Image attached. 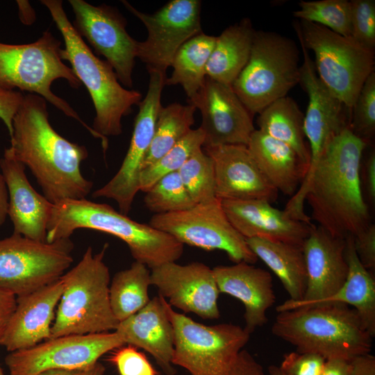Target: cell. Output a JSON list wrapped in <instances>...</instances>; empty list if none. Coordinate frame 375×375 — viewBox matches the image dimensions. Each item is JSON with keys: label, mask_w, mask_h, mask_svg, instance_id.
Listing matches in <instances>:
<instances>
[{"label": "cell", "mask_w": 375, "mask_h": 375, "mask_svg": "<svg viewBox=\"0 0 375 375\" xmlns=\"http://www.w3.org/2000/svg\"><path fill=\"white\" fill-rule=\"evenodd\" d=\"M367 144L349 126L333 136L284 210L292 218L312 224L304 211L306 201L312 217L331 235L346 239L365 230L372 224L361 181Z\"/></svg>", "instance_id": "cell-1"}, {"label": "cell", "mask_w": 375, "mask_h": 375, "mask_svg": "<svg viewBox=\"0 0 375 375\" xmlns=\"http://www.w3.org/2000/svg\"><path fill=\"white\" fill-rule=\"evenodd\" d=\"M10 138L8 148L12 155L28 167L50 202L86 199L93 186L81 169L88 156V149L56 131L43 97L24 95L13 119Z\"/></svg>", "instance_id": "cell-2"}, {"label": "cell", "mask_w": 375, "mask_h": 375, "mask_svg": "<svg viewBox=\"0 0 375 375\" xmlns=\"http://www.w3.org/2000/svg\"><path fill=\"white\" fill-rule=\"evenodd\" d=\"M79 228L110 234L125 242L135 261L151 269L176 262L184 245L149 224L137 222L106 203L86 199H67L53 204L46 242L69 238Z\"/></svg>", "instance_id": "cell-3"}, {"label": "cell", "mask_w": 375, "mask_h": 375, "mask_svg": "<svg viewBox=\"0 0 375 375\" xmlns=\"http://www.w3.org/2000/svg\"><path fill=\"white\" fill-rule=\"evenodd\" d=\"M49 10L61 33L65 48L60 49L62 60H67L76 76L87 88L94 109L92 129L102 138L105 152L108 136L122 133V119L142 100V94L123 87L112 67L98 58L86 44L68 19L60 0L40 1Z\"/></svg>", "instance_id": "cell-4"}, {"label": "cell", "mask_w": 375, "mask_h": 375, "mask_svg": "<svg viewBox=\"0 0 375 375\" xmlns=\"http://www.w3.org/2000/svg\"><path fill=\"white\" fill-rule=\"evenodd\" d=\"M274 335L294 346L297 352L312 353L326 360L351 362L370 353L374 337L354 308L326 303L278 312L272 326Z\"/></svg>", "instance_id": "cell-5"}, {"label": "cell", "mask_w": 375, "mask_h": 375, "mask_svg": "<svg viewBox=\"0 0 375 375\" xmlns=\"http://www.w3.org/2000/svg\"><path fill=\"white\" fill-rule=\"evenodd\" d=\"M108 246L97 253L88 247L80 261L60 277L63 290L50 338L116 330L119 322L110 303V271L103 260Z\"/></svg>", "instance_id": "cell-6"}, {"label": "cell", "mask_w": 375, "mask_h": 375, "mask_svg": "<svg viewBox=\"0 0 375 375\" xmlns=\"http://www.w3.org/2000/svg\"><path fill=\"white\" fill-rule=\"evenodd\" d=\"M60 45L49 31L32 43L0 42V88H18L43 97L65 115L77 120L94 137L101 139L65 100L51 89V84L59 78L65 79L74 88L82 85L72 69L62 62Z\"/></svg>", "instance_id": "cell-7"}, {"label": "cell", "mask_w": 375, "mask_h": 375, "mask_svg": "<svg viewBox=\"0 0 375 375\" xmlns=\"http://www.w3.org/2000/svg\"><path fill=\"white\" fill-rule=\"evenodd\" d=\"M299 53L290 38L256 31L249 58L231 85L253 117L299 83Z\"/></svg>", "instance_id": "cell-8"}, {"label": "cell", "mask_w": 375, "mask_h": 375, "mask_svg": "<svg viewBox=\"0 0 375 375\" xmlns=\"http://www.w3.org/2000/svg\"><path fill=\"white\" fill-rule=\"evenodd\" d=\"M297 38L313 51L317 74L349 110L368 76L374 72V50L322 26L299 20Z\"/></svg>", "instance_id": "cell-9"}, {"label": "cell", "mask_w": 375, "mask_h": 375, "mask_svg": "<svg viewBox=\"0 0 375 375\" xmlns=\"http://www.w3.org/2000/svg\"><path fill=\"white\" fill-rule=\"evenodd\" d=\"M164 305L174 332L172 364L190 375H230L250 334L233 324L198 323L175 311L165 298Z\"/></svg>", "instance_id": "cell-10"}, {"label": "cell", "mask_w": 375, "mask_h": 375, "mask_svg": "<svg viewBox=\"0 0 375 375\" xmlns=\"http://www.w3.org/2000/svg\"><path fill=\"white\" fill-rule=\"evenodd\" d=\"M69 238L53 242L12 233L0 240V287L17 297L60 278L73 262Z\"/></svg>", "instance_id": "cell-11"}, {"label": "cell", "mask_w": 375, "mask_h": 375, "mask_svg": "<svg viewBox=\"0 0 375 375\" xmlns=\"http://www.w3.org/2000/svg\"><path fill=\"white\" fill-rule=\"evenodd\" d=\"M149 224L183 245L206 251H224L235 263L253 265L258 260L246 238L229 221L222 201L217 198L196 203L185 210L154 214Z\"/></svg>", "instance_id": "cell-12"}, {"label": "cell", "mask_w": 375, "mask_h": 375, "mask_svg": "<svg viewBox=\"0 0 375 375\" xmlns=\"http://www.w3.org/2000/svg\"><path fill=\"white\" fill-rule=\"evenodd\" d=\"M122 3L147 28L146 40L137 42L136 57L148 72H166L178 49L203 33L199 0H172L153 13L141 12L127 1Z\"/></svg>", "instance_id": "cell-13"}, {"label": "cell", "mask_w": 375, "mask_h": 375, "mask_svg": "<svg viewBox=\"0 0 375 375\" xmlns=\"http://www.w3.org/2000/svg\"><path fill=\"white\" fill-rule=\"evenodd\" d=\"M123 345V340L115 331L66 335L10 352L5 363L10 375H38L49 369H81L94 365L105 353Z\"/></svg>", "instance_id": "cell-14"}, {"label": "cell", "mask_w": 375, "mask_h": 375, "mask_svg": "<svg viewBox=\"0 0 375 375\" xmlns=\"http://www.w3.org/2000/svg\"><path fill=\"white\" fill-rule=\"evenodd\" d=\"M147 94L138 104L130 144L121 167L103 186L92 193L94 198L112 199L119 212L127 215L140 191V175L151 146L161 104L162 91L165 86L166 72L149 71Z\"/></svg>", "instance_id": "cell-15"}, {"label": "cell", "mask_w": 375, "mask_h": 375, "mask_svg": "<svg viewBox=\"0 0 375 375\" xmlns=\"http://www.w3.org/2000/svg\"><path fill=\"white\" fill-rule=\"evenodd\" d=\"M68 2L74 13L75 30L87 40L95 54L106 58L119 83L132 88L138 41L128 33L126 19L106 4L95 6L83 0Z\"/></svg>", "instance_id": "cell-16"}, {"label": "cell", "mask_w": 375, "mask_h": 375, "mask_svg": "<svg viewBox=\"0 0 375 375\" xmlns=\"http://www.w3.org/2000/svg\"><path fill=\"white\" fill-rule=\"evenodd\" d=\"M188 103L199 109L205 140L203 147L219 145H247L255 131L253 116L231 86L206 77Z\"/></svg>", "instance_id": "cell-17"}, {"label": "cell", "mask_w": 375, "mask_h": 375, "mask_svg": "<svg viewBox=\"0 0 375 375\" xmlns=\"http://www.w3.org/2000/svg\"><path fill=\"white\" fill-rule=\"evenodd\" d=\"M307 284L301 300L288 299L276 306L278 312L308 307L330 297L344 285L349 272L346 239L329 234L313 225L303 243Z\"/></svg>", "instance_id": "cell-18"}, {"label": "cell", "mask_w": 375, "mask_h": 375, "mask_svg": "<svg viewBox=\"0 0 375 375\" xmlns=\"http://www.w3.org/2000/svg\"><path fill=\"white\" fill-rule=\"evenodd\" d=\"M151 284L171 306L205 319L220 317V292L212 269L204 263L166 262L151 270Z\"/></svg>", "instance_id": "cell-19"}, {"label": "cell", "mask_w": 375, "mask_h": 375, "mask_svg": "<svg viewBox=\"0 0 375 375\" xmlns=\"http://www.w3.org/2000/svg\"><path fill=\"white\" fill-rule=\"evenodd\" d=\"M303 55L299 83L308 97L304 115V133L310 151L307 178L330 140L349 125V110L322 82L308 49L299 41ZM304 179V180H305Z\"/></svg>", "instance_id": "cell-20"}, {"label": "cell", "mask_w": 375, "mask_h": 375, "mask_svg": "<svg viewBox=\"0 0 375 375\" xmlns=\"http://www.w3.org/2000/svg\"><path fill=\"white\" fill-rule=\"evenodd\" d=\"M203 148L213 161L217 199H259L271 203L277 199L278 192L262 174L247 146L229 144Z\"/></svg>", "instance_id": "cell-21"}, {"label": "cell", "mask_w": 375, "mask_h": 375, "mask_svg": "<svg viewBox=\"0 0 375 375\" xmlns=\"http://www.w3.org/2000/svg\"><path fill=\"white\" fill-rule=\"evenodd\" d=\"M63 290L61 278L33 292L17 297L1 345L9 352L31 348L51 338V329Z\"/></svg>", "instance_id": "cell-22"}, {"label": "cell", "mask_w": 375, "mask_h": 375, "mask_svg": "<svg viewBox=\"0 0 375 375\" xmlns=\"http://www.w3.org/2000/svg\"><path fill=\"white\" fill-rule=\"evenodd\" d=\"M1 172L8 193V216L13 233L37 241L46 242L47 224L53 203L39 194L29 183L25 166L9 148L0 159Z\"/></svg>", "instance_id": "cell-23"}, {"label": "cell", "mask_w": 375, "mask_h": 375, "mask_svg": "<svg viewBox=\"0 0 375 375\" xmlns=\"http://www.w3.org/2000/svg\"><path fill=\"white\" fill-rule=\"evenodd\" d=\"M222 204L231 223L246 239L303 245L313 226L292 218L265 200H223Z\"/></svg>", "instance_id": "cell-24"}, {"label": "cell", "mask_w": 375, "mask_h": 375, "mask_svg": "<svg viewBox=\"0 0 375 375\" xmlns=\"http://www.w3.org/2000/svg\"><path fill=\"white\" fill-rule=\"evenodd\" d=\"M212 270L219 292L243 303L244 328L248 333L251 335L267 323V310L276 301L269 272L245 262L216 266Z\"/></svg>", "instance_id": "cell-25"}, {"label": "cell", "mask_w": 375, "mask_h": 375, "mask_svg": "<svg viewBox=\"0 0 375 375\" xmlns=\"http://www.w3.org/2000/svg\"><path fill=\"white\" fill-rule=\"evenodd\" d=\"M115 331L121 336L124 344L149 353L166 375L176 374L172 364L174 328L161 295L154 297L140 310L120 322Z\"/></svg>", "instance_id": "cell-26"}, {"label": "cell", "mask_w": 375, "mask_h": 375, "mask_svg": "<svg viewBox=\"0 0 375 375\" xmlns=\"http://www.w3.org/2000/svg\"><path fill=\"white\" fill-rule=\"evenodd\" d=\"M258 168L278 191L292 197L305 179L308 167L286 144L255 129L247 144Z\"/></svg>", "instance_id": "cell-27"}, {"label": "cell", "mask_w": 375, "mask_h": 375, "mask_svg": "<svg viewBox=\"0 0 375 375\" xmlns=\"http://www.w3.org/2000/svg\"><path fill=\"white\" fill-rule=\"evenodd\" d=\"M255 32L251 20L245 18L216 36L206 67V76L231 85L249 58Z\"/></svg>", "instance_id": "cell-28"}, {"label": "cell", "mask_w": 375, "mask_h": 375, "mask_svg": "<svg viewBox=\"0 0 375 375\" xmlns=\"http://www.w3.org/2000/svg\"><path fill=\"white\" fill-rule=\"evenodd\" d=\"M256 257L280 279L292 301L301 300L307 284V271L302 245L262 238L246 239Z\"/></svg>", "instance_id": "cell-29"}, {"label": "cell", "mask_w": 375, "mask_h": 375, "mask_svg": "<svg viewBox=\"0 0 375 375\" xmlns=\"http://www.w3.org/2000/svg\"><path fill=\"white\" fill-rule=\"evenodd\" d=\"M345 256L349 272L344 285L333 295L308 307L326 303L352 306L358 313L366 329L374 337L375 281L372 272L360 262L351 235L346 238Z\"/></svg>", "instance_id": "cell-30"}, {"label": "cell", "mask_w": 375, "mask_h": 375, "mask_svg": "<svg viewBox=\"0 0 375 375\" xmlns=\"http://www.w3.org/2000/svg\"><path fill=\"white\" fill-rule=\"evenodd\" d=\"M303 123V113L296 101L287 96L265 107L257 119L259 131L290 147L309 167L310 151Z\"/></svg>", "instance_id": "cell-31"}, {"label": "cell", "mask_w": 375, "mask_h": 375, "mask_svg": "<svg viewBox=\"0 0 375 375\" xmlns=\"http://www.w3.org/2000/svg\"><path fill=\"white\" fill-rule=\"evenodd\" d=\"M215 40L216 36L203 32L186 41L173 58L170 65L173 72L167 77L165 86L180 85L188 100L192 99L205 81L206 67Z\"/></svg>", "instance_id": "cell-32"}, {"label": "cell", "mask_w": 375, "mask_h": 375, "mask_svg": "<svg viewBox=\"0 0 375 375\" xmlns=\"http://www.w3.org/2000/svg\"><path fill=\"white\" fill-rule=\"evenodd\" d=\"M151 285V271L137 261L114 275L110 283L109 298L112 313L119 323L149 302Z\"/></svg>", "instance_id": "cell-33"}, {"label": "cell", "mask_w": 375, "mask_h": 375, "mask_svg": "<svg viewBox=\"0 0 375 375\" xmlns=\"http://www.w3.org/2000/svg\"><path fill=\"white\" fill-rule=\"evenodd\" d=\"M196 110L190 103L183 105L176 102L162 106L142 169L158 160L192 129Z\"/></svg>", "instance_id": "cell-34"}, {"label": "cell", "mask_w": 375, "mask_h": 375, "mask_svg": "<svg viewBox=\"0 0 375 375\" xmlns=\"http://www.w3.org/2000/svg\"><path fill=\"white\" fill-rule=\"evenodd\" d=\"M204 140V133L200 127L191 129L158 160L142 170L140 191L146 192L160 178L178 172L194 152L203 148Z\"/></svg>", "instance_id": "cell-35"}, {"label": "cell", "mask_w": 375, "mask_h": 375, "mask_svg": "<svg viewBox=\"0 0 375 375\" xmlns=\"http://www.w3.org/2000/svg\"><path fill=\"white\" fill-rule=\"evenodd\" d=\"M294 17L351 36V3L347 0L301 1Z\"/></svg>", "instance_id": "cell-36"}, {"label": "cell", "mask_w": 375, "mask_h": 375, "mask_svg": "<svg viewBox=\"0 0 375 375\" xmlns=\"http://www.w3.org/2000/svg\"><path fill=\"white\" fill-rule=\"evenodd\" d=\"M178 172L195 204L217 198L213 161L203 148L194 152Z\"/></svg>", "instance_id": "cell-37"}, {"label": "cell", "mask_w": 375, "mask_h": 375, "mask_svg": "<svg viewBox=\"0 0 375 375\" xmlns=\"http://www.w3.org/2000/svg\"><path fill=\"white\" fill-rule=\"evenodd\" d=\"M144 203L155 214L185 210L195 205L178 172L164 176L153 184L145 192Z\"/></svg>", "instance_id": "cell-38"}, {"label": "cell", "mask_w": 375, "mask_h": 375, "mask_svg": "<svg viewBox=\"0 0 375 375\" xmlns=\"http://www.w3.org/2000/svg\"><path fill=\"white\" fill-rule=\"evenodd\" d=\"M349 127L367 142L375 132V72L364 83L351 108Z\"/></svg>", "instance_id": "cell-39"}, {"label": "cell", "mask_w": 375, "mask_h": 375, "mask_svg": "<svg viewBox=\"0 0 375 375\" xmlns=\"http://www.w3.org/2000/svg\"><path fill=\"white\" fill-rule=\"evenodd\" d=\"M350 3L351 37L366 47L374 50V0H351Z\"/></svg>", "instance_id": "cell-40"}, {"label": "cell", "mask_w": 375, "mask_h": 375, "mask_svg": "<svg viewBox=\"0 0 375 375\" xmlns=\"http://www.w3.org/2000/svg\"><path fill=\"white\" fill-rule=\"evenodd\" d=\"M124 345L116 349L109 358L119 375H157L156 370L143 353L133 346Z\"/></svg>", "instance_id": "cell-41"}, {"label": "cell", "mask_w": 375, "mask_h": 375, "mask_svg": "<svg viewBox=\"0 0 375 375\" xmlns=\"http://www.w3.org/2000/svg\"><path fill=\"white\" fill-rule=\"evenodd\" d=\"M326 361L315 353L293 351L283 355L279 367L285 375H322Z\"/></svg>", "instance_id": "cell-42"}, {"label": "cell", "mask_w": 375, "mask_h": 375, "mask_svg": "<svg viewBox=\"0 0 375 375\" xmlns=\"http://www.w3.org/2000/svg\"><path fill=\"white\" fill-rule=\"evenodd\" d=\"M353 238V245L362 265L369 272L375 269V225L369 224Z\"/></svg>", "instance_id": "cell-43"}, {"label": "cell", "mask_w": 375, "mask_h": 375, "mask_svg": "<svg viewBox=\"0 0 375 375\" xmlns=\"http://www.w3.org/2000/svg\"><path fill=\"white\" fill-rule=\"evenodd\" d=\"M24 98V95L20 91L0 88V119L6 126L10 137L12 134L13 119Z\"/></svg>", "instance_id": "cell-44"}, {"label": "cell", "mask_w": 375, "mask_h": 375, "mask_svg": "<svg viewBox=\"0 0 375 375\" xmlns=\"http://www.w3.org/2000/svg\"><path fill=\"white\" fill-rule=\"evenodd\" d=\"M230 375H266L263 367L246 349L238 354Z\"/></svg>", "instance_id": "cell-45"}, {"label": "cell", "mask_w": 375, "mask_h": 375, "mask_svg": "<svg viewBox=\"0 0 375 375\" xmlns=\"http://www.w3.org/2000/svg\"><path fill=\"white\" fill-rule=\"evenodd\" d=\"M363 181L368 199L371 202L375 200V153L371 151L363 166Z\"/></svg>", "instance_id": "cell-46"}, {"label": "cell", "mask_w": 375, "mask_h": 375, "mask_svg": "<svg viewBox=\"0 0 375 375\" xmlns=\"http://www.w3.org/2000/svg\"><path fill=\"white\" fill-rule=\"evenodd\" d=\"M17 297L0 287V328L6 326L15 309Z\"/></svg>", "instance_id": "cell-47"}, {"label": "cell", "mask_w": 375, "mask_h": 375, "mask_svg": "<svg viewBox=\"0 0 375 375\" xmlns=\"http://www.w3.org/2000/svg\"><path fill=\"white\" fill-rule=\"evenodd\" d=\"M348 375H375V357L367 353L355 358Z\"/></svg>", "instance_id": "cell-48"}, {"label": "cell", "mask_w": 375, "mask_h": 375, "mask_svg": "<svg viewBox=\"0 0 375 375\" xmlns=\"http://www.w3.org/2000/svg\"><path fill=\"white\" fill-rule=\"evenodd\" d=\"M38 375H106V367L100 362L81 369H49Z\"/></svg>", "instance_id": "cell-49"}, {"label": "cell", "mask_w": 375, "mask_h": 375, "mask_svg": "<svg viewBox=\"0 0 375 375\" xmlns=\"http://www.w3.org/2000/svg\"><path fill=\"white\" fill-rule=\"evenodd\" d=\"M351 362L342 359H331L326 361L322 375H348Z\"/></svg>", "instance_id": "cell-50"}, {"label": "cell", "mask_w": 375, "mask_h": 375, "mask_svg": "<svg viewBox=\"0 0 375 375\" xmlns=\"http://www.w3.org/2000/svg\"><path fill=\"white\" fill-rule=\"evenodd\" d=\"M8 193L4 177L0 172V226L5 222L8 216Z\"/></svg>", "instance_id": "cell-51"}, {"label": "cell", "mask_w": 375, "mask_h": 375, "mask_svg": "<svg viewBox=\"0 0 375 375\" xmlns=\"http://www.w3.org/2000/svg\"><path fill=\"white\" fill-rule=\"evenodd\" d=\"M269 375H285L279 367L272 365L268 367Z\"/></svg>", "instance_id": "cell-52"}, {"label": "cell", "mask_w": 375, "mask_h": 375, "mask_svg": "<svg viewBox=\"0 0 375 375\" xmlns=\"http://www.w3.org/2000/svg\"><path fill=\"white\" fill-rule=\"evenodd\" d=\"M4 328H0V345H1V336H2ZM0 375H5L4 373H3V369L1 367V366H0Z\"/></svg>", "instance_id": "cell-53"}]
</instances>
